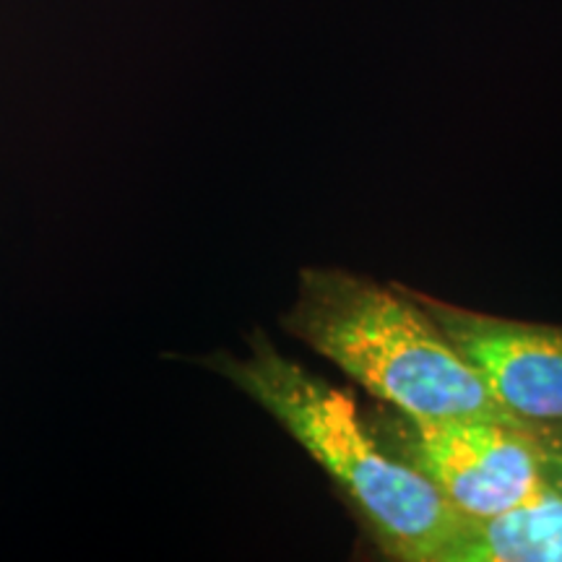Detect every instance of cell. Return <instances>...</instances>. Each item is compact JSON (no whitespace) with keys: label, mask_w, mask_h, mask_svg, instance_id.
<instances>
[{"label":"cell","mask_w":562,"mask_h":562,"mask_svg":"<svg viewBox=\"0 0 562 562\" xmlns=\"http://www.w3.org/2000/svg\"><path fill=\"white\" fill-rule=\"evenodd\" d=\"M438 562H562V495L544 482L508 510L463 516Z\"/></svg>","instance_id":"obj_5"},{"label":"cell","mask_w":562,"mask_h":562,"mask_svg":"<svg viewBox=\"0 0 562 562\" xmlns=\"http://www.w3.org/2000/svg\"><path fill=\"white\" fill-rule=\"evenodd\" d=\"M368 419L385 451L425 476L467 518L508 510L544 487L529 432L510 414L422 419L381 404Z\"/></svg>","instance_id":"obj_3"},{"label":"cell","mask_w":562,"mask_h":562,"mask_svg":"<svg viewBox=\"0 0 562 562\" xmlns=\"http://www.w3.org/2000/svg\"><path fill=\"white\" fill-rule=\"evenodd\" d=\"M406 292L474 364L513 419L562 427V326L469 311L412 286Z\"/></svg>","instance_id":"obj_4"},{"label":"cell","mask_w":562,"mask_h":562,"mask_svg":"<svg viewBox=\"0 0 562 562\" xmlns=\"http://www.w3.org/2000/svg\"><path fill=\"white\" fill-rule=\"evenodd\" d=\"M518 425L529 432L544 482L562 495V427H537L524 425V422H518Z\"/></svg>","instance_id":"obj_6"},{"label":"cell","mask_w":562,"mask_h":562,"mask_svg":"<svg viewBox=\"0 0 562 562\" xmlns=\"http://www.w3.org/2000/svg\"><path fill=\"white\" fill-rule=\"evenodd\" d=\"M281 326L378 402L412 417H508L402 281L381 284L341 269H302Z\"/></svg>","instance_id":"obj_2"},{"label":"cell","mask_w":562,"mask_h":562,"mask_svg":"<svg viewBox=\"0 0 562 562\" xmlns=\"http://www.w3.org/2000/svg\"><path fill=\"white\" fill-rule=\"evenodd\" d=\"M209 368L248 393L305 448L357 513L383 558L438 562L463 516L425 476L385 451L349 391L334 389L284 357L263 334L252 336L248 357L220 351Z\"/></svg>","instance_id":"obj_1"}]
</instances>
